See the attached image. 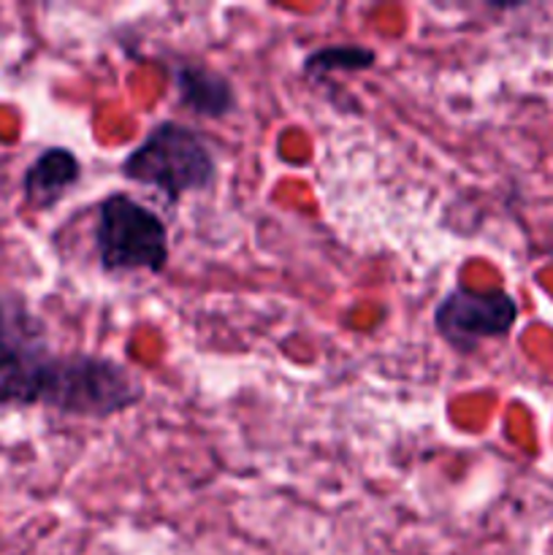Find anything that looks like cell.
Wrapping results in <instances>:
<instances>
[{
  "mask_svg": "<svg viewBox=\"0 0 553 555\" xmlns=\"http://www.w3.org/2000/svg\"><path fill=\"white\" fill-rule=\"evenodd\" d=\"M92 247L98 263L108 274H163L171 255L166 222L128 193H112L101 201L92 228Z\"/></svg>",
  "mask_w": 553,
  "mask_h": 555,
  "instance_id": "3",
  "label": "cell"
},
{
  "mask_svg": "<svg viewBox=\"0 0 553 555\" xmlns=\"http://www.w3.org/2000/svg\"><path fill=\"white\" fill-rule=\"evenodd\" d=\"M377 63V52L363 43H329L304 57L301 76L309 81H325L331 74H358Z\"/></svg>",
  "mask_w": 553,
  "mask_h": 555,
  "instance_id": "8",
  "label": "cell"
},
{
  "mask_svg": "<svg viewBox=\"0 0 553 555\" xmlns=\"http://www.w3.org/2000/svg\"><path fill=\"white\" fill-rule=\"evenodd\" d=\"M144 401V385L128 366L92 352H65L49 410L87 421H106Z\"/></svg>",
  "mask_w": 553,
  "mask_h": 555,
  "instance_id": "4",
  "label": "cell"
},
{
  "mask_svg": "<svg viewBox=\"0 0 553 555\" xmlns=\"http://www.w3.org/2000/svg\"><path fill=\"white\" fill-rule=\"evenodd\" d=\"M123 177L160 193L177 206L188 193H204L217 179V160L206 141L177 119L157 122L123 160Z\"/></svg>",
  "mask_w": 553,
  "mask_h": 555,
  "instance_id": "2",
  "label": "cell"
},
{
  "mask_svg": "<svg viewBox=\"0 0 553 555\" xmlns=\"http://www.w3.org/2000/svg\"><path fill=\"white\" fill-rule=\"evenodd\" d=\"M518 314V301L507 291H472L459 285L439 298L434 309V328L445 345L470 356L483 341L510 336Z\"/></svg>",
  "mask_w": 553,
  "mask_h": 555,
  "instance_id": "5",
  "label": "cell"
},
{
  "mask_svg": "<svg viewBox=\"0 0 553 555\" xmlns=\"http://www.w3.org/2000/svg\"><path fill=\"white\" fill-rule=\"evenodd\" d=\"M65 356L52 350L47 325L20 296L0 291V406H47Z\"/></svg>",
  "mask_w": 553,
  "mask_h": 555,
  "instance_id": "1",
  "label": "cell"
},
{
  "mask_svg": "<svg viewBox=\"0 0 553 555\" xmlns=\"http://www.w3.org/2000/svg\"><path fill=\"white\" fill-rule=\"evenodd\" d=\"M171 74L179 103L195 117L222 119L236 106L233 85L215 68H206L201 63H182L173 65Z\"/></svg>",
  "mask_w": 553,
  "mask_h": 555,
  "instance_id": "7",
  "label": "cell"
},
{
  "mask_svg": "<svg viewBox=\"0 0 553 555\" xmlns=\"http://www.w3.org/2000/svg\"><path fill=\"white\" fill-rule=\"evenodd\" d=\"M81 160L68 146H47L22 173V198L33 211H49L79 184Z\"/></svg>",
  "mask_w": 553,
  "mask_h": 555,
  "instance_id": "6",
  "label": "cell"
}]
</instances>
